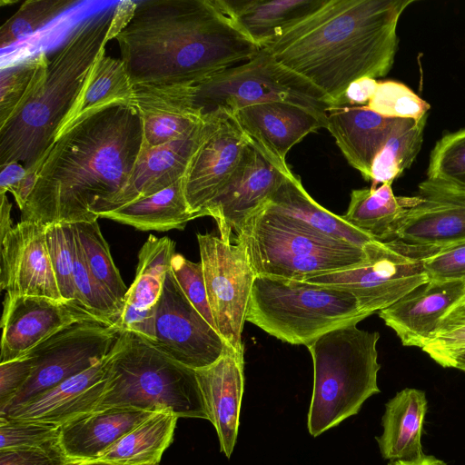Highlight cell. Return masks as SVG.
Instances as JSON below:
<instances>
[{
  "mask_svg": "<svg viewBox=\"0 0 465 465\" xmlns=\"http://www.w3.org/2000/svg\"><path fill=\"white\" fill-rule=\"evenodd\" d=\"M143 144L142 119L132 103L81 117L47 151L20 221L49 225L98 220L92 208L124 188Z\"/></svg>",
  "mask_w": 465,
  "mask_h": 465,
  "instance_id": "6da1fadb",
  "label": "cell"
},
{
  "mask_svg": "<svg viewBox=\"0 0 465 465\" xmlns=\"http://www.w3.org/2000/svg\"><path fill=\"white\" fill-rule=\"evenodd\" d=\"M414 2L326 0L263 48L322 92L333 107L352 82L391 71L400 17Z\"/></svg>",
  "mask_w": 465,
  "mask_h": 465,
  "instance_id": "7a4b0ae2",
  "label": "cell"
},
{
  "mask_svg": "<svg viewBox=\"0 0 465 465\" xmlns=\"http://www.w3.org/2000/svg\"><path fill=\"white\" fill-rule=\"evenodd\" d=\"M114 39L133 85L195 84L260 50L213 0L136 2Z\"/></svg>",
  "mask_w": 465,
  "mask_h": 465,
  "instance_id": "3957f363",
  "label": "cell"
},
{
  "mask_svg": "<svg viewBox=\"0 0 465 465\" xmlns=\"http://www.w3.org/2000/svg\"><path fill=\"white\" fill-rule=\"evenodd\" d=\"M114 8L78 23L54 54L42 84L25 105L0 127V166H40L76 102L88 74L110 41Z\"/></svg>",
  "mask_w": 465,
  "mask_h": 465,
  "instance_id": "277c9868",
  "label": "cell"
},
{
  "mask_svg": "<svg viewBox=\"0 0 465 465\" xmlns=\"http://www.w3.org/2000/svg\"><path fill=\"white\" fill-rule=\"evenodd\" d=\"M378 331L349 323L314 341L307 348L313 363V390L308 430L317 437L355 415L363 402L380 392Z\"/></svg>",
  "mask_w": 465,
  "mask_h": 465,
  "instance_id": "5b68a950",
  "label": "cell"
},
{
  "mask_svg": "<svg viewBox=\"0 0 465 465\" xmlns=\"http://www.w3.org/2000/svg\"><path fill=\"white\" fill-rule=\"evenodd\" d=\"M235 241L245 246L256 275L302 280L368 261L369 244L329 237L264 205L244 222Z\"/></svg>",
  "mask_w": 465,
  "mask_h": 465,
  "instance_id": "8992f818",
  "label": "cell"
},
{
  "mask_svg": "<svg viewBox=\"0 0 465 465\" xmlns=\"http://www.w3.org/2000/svg\"><path fill=\"white\" fill-rule=\"evenodd\" d=\"M365 318L357 299L348 292L257 275L246 322L283 342L308 347L322 335Z\"/></svg>",
  "mask_w": 465,
  "mask_h": 465,
  "instance_id": "52a82bcc",
  "label": "cell"
},
{
  "mask_svg": "<svg viewBox=\"0 0 465 465\" xmlns=\"http://www.w3.org/2000/svg\"><path fill=\"white\" fill-rule=\"evenodd\" d=\"M109 407L170 410L178 417L209 420L195 370L130 331L112 361L107 390L96 410Z\"/></svg>",
  "mask_w": 465,
  "mask_h": 465,
  "instance_id": "ba28073f",
  "label": "cell"
},
{
  "mask_svg": "<svg viewBox=\"0 0 465 465\" xmlns=\"http://www.w3.org/2000/svg\"><path fill=\"white\" fill-rule=\"evenodd\" d=\"M195 109L203 115H232L267 102L291 103L327 116L330 99L310 82L279 64L261 48L250 60L188 84Z\"/></svg>",
  "mask_w": 465,
  "mask_h": 465,
  "instance_id": "9c48e42d",
  "label": "cell"
},
{
  "mask_svg": "<svg viewBox=\"0 0 465 465\" xmlns=\"http://www.w3.org/2000/svg\"><path fill=\"white\" fill-rule=\"evenodd\" d=\"M123 330L97 321L73 323L25 355L33 363L30 378L0 413L6 412L84 371L105 358Z\"/></svg>",
  "mask_w": 465,
  "mask_h": 465,
  "instance_id": "30bf717a",
  "label": "cell"
},
{
  "mask_svg": "<svg viewBox=\"0 0 465 465\" xmlns=\"http://www.w3.org/2000/svg\"><path fill=\"white\" fill-rule=\"evenodd\" d=\"M209 305L215 329L233 350L244 354L242 334L256 273L245 246L213 233H197Z\"/></svg>",
  "mask_w": 465,
  "mask_h": 465,
  "instance_id": "8fae6325",
  "label": "cell"
},
{
  "mask_svg": "<svg viewBox=\"0 0 465 465\" xmlns=\"http://www.w3.org/2000/svg\"><path fill=\"white\" fill-rule=\"evenodd\" d=\"M367 253L368 261L360 266L301 281L351 293L367 317L429 282L422 259L410 256L388 242H371Z\"/></svg>",
  "mask_w": 465,
  "mask_h": 465,
  "instance_id": "7c38bea8",
  "label": "cell"
},
{
  "mask_svg": "<svg viewBox=\"0 0 465 465\" xmlns=\"http://www.w3.org/2000/svg\"><path fill=\"white\" fill-rule=\"evenodd\" d=\"M249 139L232 115L203 116L202 135L183 176L186 202L193 213L205 215V208L238 168Z\"/></svg>",
  "mask_w": 465,
  "mask_h": 465,
  "instance_id": "4fadbf2b",
  "label": "cell"
},
{
  "mask_svg": "<svg viewBox=\"0 0 465 465\" xmlns=\"http://www.w3.org/2000/svg\"><path fill=\"white\" fill-rule=\"evenodd\" d=\"M152 343L195 371L214 363L229 345L188 301L171 271L158 301L155 341Z\"/></svg>",
  "mask_w": 465,
  "mask_h": 465,
  "instance_id": "5bb4252c",
  "label": "cell"
},
{
  "mask_svg": "<svg viewBox=\"0 0 465 465\" xmlns=\"http://www.w3.org/2000/svg\"><path fill=\"white\" fill-rule=\"evenodd\" d=\"M292 172L249 140L229 182L205 208L217 223L220 237L233 242L244 222L261 209Z\"/></svg>",
  "mask_w": 465,
  "mask_h": 465,
  "instance_id": "9a60e30c",
  "label": "cell"
},
{
  "mask_svg": "<svg viewBox=\"0 0 465 465\" xmlns=\"http://www.w3.org/2000/svg\"><path fill=\"white\" fill-rule=\"evenodd\" d=\"M84 321L109 323L76 301L5 293L0 363L25 355L63 328Z\"/></svg>",
  "mask_w": 465,
  "mask_h": 465,
  "instance_id": "2e32d148",
  "label": "cell"
},
{
  "mask_svg": "<svg viewBox=\"0 0 465 465\" xmlns=\"http://www.w3.org/2000/svg\"><path fill=\"white\" fill-rule=\"evenodd\" d=\"M46 225L20 221L1 238L0 287L6 293L64 300L50 260Z\"/></svg>",
  "mask_w": 465,
  "mask_h": 465,
  "instance_id": "e0dca14e",
  "label": "cell"
},
{
  "mask_svg": "<svg viewBox=\"0 0 465 465\" xmlns=\"http://www.w3.org/2000/svg\"><path fill=\"white\" fill-rule=\"evenodd\" d=\"M125 339L126 331H122L110 353L98 363L0 415L61 426L94 411L107 390L112 361L124 346Z\"/></svg>",
  "mask_w": 465,
  "mask_h": 465,
  "instance_id": "ac0fdd59",
  "label": "cell"
},
{
  "mask_svg": "<svg viewBox=\"0 0 465 465\" xmlns=\"http://www.w3.org/2000/svg\"><path fill=\"white\" fill-rule=\"evenodd\" d=\"M389 242L402 252L420 259L464 243L465 199L418 195Z\"/></svg>",
  "mask_w": 465,
  "mask_h": 465,
  "instance_id": "d6986e66",
  "label": "cell"
},
{
  "mask_svg": "<svg viewBox=\"0 0 465 465\" xmlns=\"http://www.w3.org/2000/svg\"><path fill=\"white\" fill-rule=\"evenodd\" d=\"M232 116L252 143L282 165L293 145L328 123L325 115L281 101L248 106Z\"/></svg>",
  "mask_w": 465,
  "mask_h": 465,
  "instance_id": "ffe728a7",
  "label": "cell"
},
{
  "mask_svg": "<svg viewBox=\"0 0 465 465\" xmlns=\"http://www.w3.org/2000/svg\"><path fill=\"white\" fill-rule=\"evenodd\" d=\"M464 294L465 282L429 281L379 312V316L403 346L422 350L446 313Z\"/></svg>",
  "mask_w": 465,
  "mask_h": 465,
  "instance_id": "44dd1931",
  "label": "cell"
},
{
  "mask_svg": "<svg viewBox=\"0 0 465 465\" xmlns=\"http://www.w3.org/2000/svg\"><path fill=\"white\" fill-rule=\"evenodd\" d=\"M175 243L168 237L149 235L138 253L135 277L128 288L117 325L153 342L155 316Z\"/></svg>",
  "mask_w": 465,
  "mask_h": 465,
  "instance_id": "7402d4cb",
  "label": "cell"
},
{
  "mask_svg": "<svg viewBox=\"0 0 465 465\" xmlns=\"http://www.w3.org/2000/svg\"><path fill=\"white\" fill-rule=\"evenodd\" d=\"M189 84L134 85L132 104L138 111L143 145L157 147L193 134L203 118L188 92Z\"/></svg>",
  "mask_w": 465,
  "mask_h": 465,
  "instance_id": "603a6c76",
  "label": "cell"
},
{
  "mask_svg": "<svg viewBox=\"0 0 465 465\" xmlns=\"http://www.w3.org/2000/svg\"><path fill=\"white\" fill-rule=\"evenodd\" d=\"M203 121L190 135L157 147L143 144L134 170L124 188L114 197L91 210L102 213L156 193L183 178L188 163L202 135Z\"/></svg>",
  "mask_w": 465,
  "mask_h": 465,
  "instance_id": "cb8c5ba5",
  "label": "cell"
},
{
  "mask_svg": "<svg viewBox=\"0 0 465 465\" xmlns=\"http://www.w3.org/2000/svg\"><path fill=\"white\" fill-rule=\"evenodd\" d=\"M244 354L230 345L212 365L196 370V376L214 426L221 451L230 458L238 435L241 403L244 391Z\"/></svg>",
  "mask_w": 465,
  "mask_h": 465,
  "instance_id": "d4e9b609",
  "label": "cell"
},
{
  "mask_svg": "<svg viewBox=\"0 0 465 465\" xmlns=\"http://www.w3.org/2000/svg\"><path fill=\"white\" fill-rule=\"evenodd\" d=\"M153 412L124 407L96 410L61 425L59 446L67 459L97 460Z\"/></svg>",
  "mask_w": 465,
  "mask_h": 465,
  "instance_id": "484cf974",
  "label": "cell"
},
{
  "mask_svg": "<svg viewBox=\"0 0 465 465\" xmlns=\"http://www.w3.org/2000/svg\"><path fill=\"white\" fill-rule=\"evenodd\" d=\"M260 49L322 6L326 0H213Z\"/></svg>",
  "mask_w": 465,
  "mask_h": 465,
  "instance_id": "4316f807",
  "label": "cell"
},
{
  "mask_svg": "<svg viewBox=\"0 0 465 465\" xmlns=\"http://www.w3.org/2000/svg\"><path fill=\"white\" fill-rule=\"evenodd\" d=\"M327 120V129L350 165L370 181L372 162L396 118L382 116L367 106H353L331 109Z\"/></svg>",
  "mask_w": 465,
  "mask_h": 465,
  "instance_id": "83f0119b",
  "label": "cell"
},
{
  "mask_svg": "<svg viewBox=\"0 0 465 465\" xmlns=\"http://www.w3.org/2000/svg\"><path fill=\"white\" fill-rule=\"evenodd\" d=\"M428 400L424 391L405 388L385 404L383 431L376 437L381 454L390 462L414 461L421 458V442Z\"/></svg>",
  "mask_w": 465,
  "mask_h": 465,
  "instance_id": "f1b7e54d",
  "label": "cell"
},
{
  "mask_svg": "<svg viewBox=\"0 0 465 465\" xmlns=\"http://www.w3.org/2000/svg\"><path fill=\"white\" fill-rule=\"evenodd\" d=\"M264 206L337 240L361 247H366L377 241L349 224L341 216L320 205L306 192L301 180L292 172L271 195Z\"/></svg>",
  "mask_w": 465,
  "mask_h": 465,
  "instance_id": "f546056e",
  "label": "cell"
},
{
  "mask_svg": "<svg viewBox=\"0 0 465 465\" xmlns=\"http://www.w3.org/2000/svg\"><path fill=\"white\" fill-rule=\"evenodd\" d=\"M392 183L352 190L341 218L349 224L380 242H390L409 208L418 196H396Z\"/></svg>",
  "mask_w": 465,
  "mask_h": 465,
  "instance_id": "4dcf8cb0",
  "label": "cell"
},
{
  "mask_svg": "<svg viewBox=\"0 0 465 465\" xmlns=\"http://www.w3.org/2000/svg\"><path fill=\"white\" fill-rule=\"evenodd\" d=\"M198 217L190 211L186 202L183 178L156 193L99 216L140 231L157 232L183 230L188 222Z\"/></svg>",
  "mask_w": 465,
  "mask_h": 465,
  "instance_id": "1f68e13d",
  "label": "cell"
},
{
  "mask_svg": "<svg viewBox=\"0 0 465 465\" xmlns=\"http://www.w3.org/2000/svg\"><path fill=\"white\" fill-rule=\"evenodd\" d=\"M178 418L170 410L153 412L97 460L122 465H159L163 453L173 440Z\"/></svg>",
  "mask_w": 465,
  "mask_h": 465,
  "instance_id": "d6a6232c",
  "label": "cell"
},
{
  "mask_svg": "<svg viewBox=\"0 0 465 465\" xmlns=\"http://www.w3.org/2000/svg\"><path fill=\"white\" fill-rule=\"evenodd\" d=\"M134 85L121 59L98 56L57 135L81 117L104 106L132 103ZM56 135V137H57Z\"/></svg>",
  "mask_w": 465,
  "mask_h": 465,
  "instance_id": "836d02e7",
  "label": "cell"
},
{
  "mask_svg": "<svg viewBox=\"0 0 465 465\" xmlns=\"http://www.w3.org/2000/svg\"><path fill=\"white\" fill-rule=\"evenodd\" d=\"M428 115L419 120L396 118L384 144L375 156L371 169V187L392 183L410 168L423 142Z\"/></svg>",
  "mask_w": 465,
  "mask_h": 465,
  "instance_id": "e575fe53",
  "label": "cell"
},
{
  "mask_svg": "<svg viewBox=\"0 0 465 465\" xmlns=\"http://www.w3.org/2000/svg\"><path fill=\"white\" fill-rule=\"evenodd\" d=\"M50 59L43 51L0 71V127L21 110L42 84Z\"/></svg>",
  "mask_w": 465,
  "mask_h": 465,
  "instance_id": "d590c367",
  "label": "cell"
},
{
  "mask_svg": "<svg viewBox=\"0 0 465 465\" xmlns=\"http://www.w3.org/2000/svg\"><path fill=\"white\" fill-rule=\"evenodd\" d=\"M72 226L90 272L123 310L128 289L114 262L97 220L75 223Z\"/></svg>",
  "mask_w": 465,
  "mask_h": 465,
  "instance_id": "8d00e7d4",
  "label": "cell"
},
{
  "mask_svg": "<svg viewBox=\"0 0 465 465\" xmlns=\"http://www.w3.org/2000/svg\"><path fill=\"white\" fill-rule=\"evenodd\" d=\"M76 0H27L0 27V47L7 48L35 33Z\"/></svg>",
  "mask_w": 465,
  "mask_h": 465,
  "instance_id": "74e56055",
  "label": "cell"
},
{
  "mask_svg": "<svg viewBox=\"0 0 465 465\" xmlns=\"http://www.w3.org/2000/svg\"><path fill=\"white\" fill-rule=\"evenodd\" d=\"M74 281L78 301L107 322L117 324L123 310L90 272L74 232Z\"/></svg>",
  "mask_w": 465,
  "mask_h": 465,
  "instance_id": "f35d334b",
  "label": "cell"
},
{
  "mask_svg": "<svg viewBox=\"0 0 465 465\" xmlns=\"http://www.w3.org/2000/svg\"><path fill=\"white\" fill-rule=\"evenodd\" d=\"M45 235L50 260L62 298L64 301L79 302L74 281V251L72 224L46 225Z\"/></svg>",
  "mask_w": 465,
  "mask_h": 465,
  "instance_id": "ab89813d",
  "label": "cell"
},
{
  "mask_svg": "<svg viewBox=\"0 0 465 465\" xmlns=\"http://www.w3.org/2000/svg\"><path fill=\"white\" fill-rule=\"evenodd\" d=\"M367 107L389 118L419 120L428 115L430 105L407 85L395 81H383L379 82Z\"/></svg>",
  "mask_w": 465,
  "mask_h": 465,
  "instance_id": "60d3db41",
  "label": "cell"
},
{
  "mask_svg": "<svg viewBox=\"0 0 465 465\" xmlns=\"http://www.w3.org/2000/svg\"><path fill=\"white\" fill-rule=\"evenodd\" d=\"M427 180L456 183L465 181V129L444 134L430 155Z\"/></svg>",
  "mask_w": 465,
  "mask_h": 465,
  "instance_id": "b9f144b4",
  "label": "cell"
},
{
  "mask_svg": "<svg viewBox=\"0 0 465 465\" xmlns=\"http://www.w3.org/2000/svg\"><path fill=\"white\" fill-rule=\"evenodd\" d=\"M60 426L0 415V450L52 448L59 445Z\"/></svg>",
  "mask_w": 465,
  "mask_h": 465,
  "instance_id": "7bdbcfd3",
  "label": "cell"
},
{
  "mask_svg": "<svg viewBox=\"0 0 465 465\" xmlns=\"http://www.w3.org/2000/svg\"><path fill=\"white\" fill-rule=\"evenodd\" d=\"M170 271L188 301L215 329L201 262H193L183 255L175 253L171 261Z\"/></svg>",
  "mask_w": 465,
  "mask_h": 465,
  "instance_id": "ee69618b",
  "label": "cell"
},
{
  "mask_svg": "<svg viewBox=\"0 0 465 465\" xmlns=\"http://www.w3.org/2000/svg\"><path fill=\"white\" fill-rule=\"evenodd\" d=\"M461 349H465V294L446 313L422 351L434 361L442 354Z\"/></svg>",
  "mask_w": 465,
  "mask_h": 465,
  "instance_id": "f6af8a7d",
  "label": "cell"
},
{
  "mask_svg": "<svg viewBox=\"0 0 465 465\" xmlns=\"http://www.w3.org/2000/svg\"><path fill=\"white\" fill-rule=\"evenodd\" d=\"M422 264L429 281L465 282V242L423 258Z\"/></svg>",
  "mask_w": 465,
  "mask_h": 465,
  "instance_id": "bcb514c9",
  "label": "cell"
},
{
  "mask_svg": "<svg viewBox=\"0 0 465 465\" xmlns=\"http://www.w3.org/2000/svg\"><path fill=\"white\" fill-rule=\"evenodd\" d=\"M32 371L33 363L28 355L0 363V411L26 383Z\"/></svg>",
  "mask_w": 465,
  "mask_h": 465,
  "instance_id": "7dc6e473",
  "label": "cell"
},
{
  "mask_svg": "<svg viewBox=\"0 0 465 465\" xmlns=\"http://www.w3.org/2000/svg\"><path fill=\"white\" fill-rule=\"evenodd\" d=\"M67 460L59 445L52 448L0 450V465H61Z\"/></svg>",
  "mask_w": 465,
  "mask_h": 465,
  "instance_id": "c3c4849f",
  "label": "cell"
},
{
  "mask_svg": "<svg viewBox=\"0 0 465 465\" xmlns=\"http://www.w3.org/2000/svg\"><path fill=\"white\" fill-rule=\"evenodd\" d=\"M378 85L379 82L374 78L358 79L348 85L332 108L367 106Z\"/></svg>",
  "mask_w": 465,
  "mask_h": 465,
  "instance_id": "681fc988",
  "label": "cell"
},
{
  "mask_svg": "<svg viewBox=\"0 0 465 465\" xmlns=\"http://www.w3.org/2000/svg\"><path fill=\"white\" fill-rule=\"evenodd\" d=\"M419 195L465 199V181L456 183H443L430 182L426 179L419 184Z\"/></svg>",
  "mask_w": 465,
  "mask_h": 465,
  "instance_id": "f907efd6",
  "label": "cell"
},
{
  "mask_svg": "<svg viewBox=\"0 0 465 465\" xmlns=\"http://www.w3.org/2000/svg\"><path fill=\"white\" fill-rule=\"evenodd\" d=\"M0 195L11 192L25 176L27 170L18 162L0 166Z\"/></svg>",
  "mask_w": 465,
  "mask_h": 465,
  "instance_id": "816d5d0a",
  "label": "cell"
},
{
  "mask_svg": "<svg viewBox=\"0 0 465 465\" xmlns=\"http://www.w3.org/2000/svg\"><path fill=\"white\" fill-rule=\"evenodd\" d=\"M40 166H35L32 169L27 170L25 176L21 180V182L10 192L15 203L22 211L25 206L29 196L36 183L38 170Z\"/></svg>",
  "mask_w": 465,
  "mask_h": 465,
  "instance_id": "f5cc1de1",
  "label": "cell"
},
{
  "mask_svg": "<svg viewBox=\"0 0 465 465\" xmlns=\"http://www.w3.org/2000/svg\"><path fill=\"white\" fill-rule=\"evenodd\" d=\"M434 361L443 368H453L465 372V349L442 354L437 357Z\"/></svg>",
  "mask_w": 465,
  "mask_h": 465,
  "instance_id": "db71d44e",
  "label": "cell"
},
{
  "mask_svg": "<svg viewBox=\"0 0 465 465\" xmlns=\"http://www.w3.org/2000/svg\"><path fill=\"white\" fill-rule=\"evenodd\" d=\"M0 236H3L14 225L11 220V203L6 194L0 195Z\"/></svg>",
  "mask_w": 465,
  "mask_h": 465,
  "instance_id": "11a10c76",
  "label": "cell"
},
{
  "mask_svg": "<svg viewBox=\"0 0 465 465\" xmlns=\"http://www.w3.org/2000/svg\"><path fill=\"white\" fill-rule=\"evenodd\" d=\"M389 465H447V463L432 455L424 454L421 458L414 461H395L390 462Z\"/></svg>",
  "mask_w": 465,
  "mask_h": 465,
  "instance_id": "9f6ffc18",
  "label": "cell"
},
{
  "mask_svg": "<svg viewBox=\"0 0 465 465\" xmlns=\"http://www.w3.org/2000/svg\"><path fill=\"white\" fill-rule=\"evenodd\" d=\"M61 465H122L118 463H114L103 460H71L68 459L66 461L62 463Z\"/></svg>",
  "mask_w": 465,
  "mask_h": 465,
  "instance_id": "6f0895ef",
  "label": "cell"
}]
</instances>
